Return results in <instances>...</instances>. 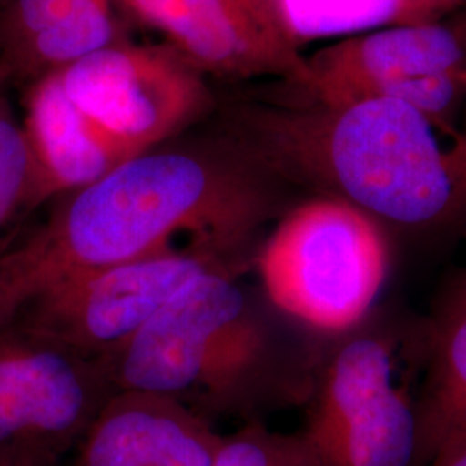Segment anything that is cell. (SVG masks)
I'll use <instances>...</instances> for the list:
<instances>
[{"instance_id":"2","label":"cell","mask_w":466,"mask_h":466,"mask_svg":"<svg viewBox=\"0 0 466 466\" xmlns=\"http://www.w3.org/2000/svg\"><path fill=\"white\" fill-rule=\"evenodd\" d=\"M290 86V85H289ZM246 100L221 132L287 188L346 200L396 240L466 237V128L382 97Z\"/></svg>"},{"instance_id":"8","label":"cell","mask_w":466,"mask_h":466,"mask_svg":"<svg viewBox=\"0 0 466 466\" xmlns=\"http://www.w3.org/2000/svg\"><path fill=\"white\" fill-rule=\"evenodd\" d=\"M306 59L299 90L318 102L400 100L454 125L465 107L466 28L442 19L350 35Z\"/></svg>"},{"instance_id":"4","label":"cell","mask_w":466,"mask_h":466,"mask_svg":"<svg viewBox=\"0 0 466 466\" xmlns=\"http://www.w3.org/2000/svg\"><path fill=\"white\" fill-rule=\"evenodd\" d=\"M392 250L390 233L350 202L309 196L275 221L252 267L285 317L332 339L379 308Z\"/></svg>"},{"instance_id":"20","label":"cell","mask_w":466,"mask_h":466,"mask_svg":"<svg viewBox=\"0 0 466 466\" xmlns=\"http://www.w3.org/2000/svg\"><path fill=\"white\" fill-rule=\"evenodd\" d=\"M465 109H466V69H465ZM463 127H465V128H466V123H465V125H463Z\"/></svg>"},{"instance_id":"10","label":"cell","mask_w":466,"mask_h":466,"mask_svg":"<svg viewBox=\"0 0 466 466\" xmlns=\"http://www.w3.org/2000/svg\"><path fill=\"white\" fill-rule=\"evenodd\" d=\"M165 35L204 76L275 78L306 88L308 59L283 32L268 0H115Z\"/></svg>"},{"instance_id":"5","label":"cell","mask_w":466,"mask_h":466,"mask_svg":"<svg viewBox=\"0 0 466 466\" xmlns=\"http://www.w3.org/2000/svg\"><path fill=\"white\" fill-rule=\"evenodd\" d=\"M402 330L383 308L327 339L306 423L315 466H417V400L398 380Z\"/></svg>"},{"instance_id":"6","label":"cell","mask_w":466,"mask_h":466,"mask_svg":"<svg viewBox=\"0 0 466 466\" xmlns=\"http://www.w3.org/2000/svg\"><path fill=\"white\" fill-rule=\"evenodd\" d=\"M246 269L218 250L188 246L69 279L30 300L11 323L86 358H109L187 287L217 268Z\"/></svg>"},{"instance_id":"17","label":"cell","mask_w":466,"mask_h":466,"mask_svg":"<svg viewBox=\"0 0 466 466\" xmlns=\"http://www.w3.org/2000/svg\"><path fill=\"white\" fill-rule=\"evenodd\" d=\"M213 466H315L299 432L271 431L263 420L221 435Z\"/></svg>"},{"instance_id":"18","label":"cell","mask_w":466,"mask_h":466,"mask_svg":"<svg viewBox=\"0 0 466 466\" xmlns=\"http://www.w3.org/2000/svg\"><path fill=\"white\" fill-rule=\"evenodd\" d=\"M425 466H466V433L442 442Z\"/></svg>"},{"instance_id":"7","label":"cell","mask_w":466,"mask_h":466,"mask_svg":"<svg viewBox=\"0 0 466 466\" xmlns=\"http://www.w3.org/2000/svg\"><path fill=\"white\" fill-rule=\"evenodd\" d=\"M115 392L106 360L0 327V466L57 465Z\"/></svg>"},{"instance_id":"16","label":"cell","mask_w":466,"mask_h":466,"mask_svg":"<svg viewBox=\"0 0 466 466\" xmlns=\"http://www.w3.org/2000/svg\"><path fill=\"white\" fill-rule=\"evenodd\" d=\"M36 208L30 146L5 94H0V233L23 209Z\"/></svg>"},{"instance_id":"14","label":"cell","mask_w":466,"mask_h":466,"mask_svg":"<svg viewBox=\"0 0 466 466\" xmlns=\"http://www.w3.org/2000/svg\"><path fill=\"white\" fill-rule=\"evenodd\" d=\"M425 382L417 398V466L451 437L466 433V273L441 296L417 330Z\"/></svg>"},{"instance_id":"13","label":"cell","mask_w":466,"mask_h":466,"mask_svg":"<svg viewBox=\"0 0 466 466\" xmlns=\"http://www.w3.org/2000/svg\"><path fill=\"white\" fill-rule=\"evenodd\" d=\"M115 0H7L0 61L11 76L42 78L121 42Z\"/></svg>"},{"instance_id":"19","label":"cell","mask_w":466,"mask_h":466,"mask_svg":"<svg viewBox=\"0 0 466 466\" xmlns=\"http://www.w3.org/2000/svg\"><path fill=\"white\" fill-rule=\"evenodd\" d=\"M9 78H11V73H9V69L5 67V65L0 61V94L4 92V88H5V84L9 82Z\"/></svg>"},{"instance_id":"12","label":"cell","mask_w":466,"mask_h":466,"mask_svg":"<svg viewBox=\"0 0 466 466\" xmlns=\"http://www.w3.org/2000/svg\"><path fill=\"white\" fill-rule=\"evenodd\" d=\"M21 125L34 159L36 206L94 184L137 156L67 97L56 73L32 82Z\"/></svg>"},{"instance_id":"3","label":"cell","mask_w":466,"mask_h":466,"mask_svg":"<svg viewBox=\"0 0 466 466\" xmlns=\"http://www.w3.org/2000/svg\"><path fill=\"white\" fill-rule=\"evenodd\" d=\"M244 273H206L104 358L116 390L167 396L211 421L304 408L327 339L285 317Z\"/></svg>"},{"instance_id":"11","label":"cell","mask_w":466,"mask_h":466,"mask_svg":"<svg viewBox=\"0 0 466 466\" xmlns=\"http://www.w3.org/2000/svg\"><path fill=\"white\" fill-rule=\"evenodd\" d=\"M221 435L180 400L116 390L76 448L75 466H213Z\"/></svg>"},{"instance_id":"9","label":"cell","mask_w":466,"mask_h":466,"mask_svg":"<svg viewBox=\"0 0 466 466\" xmlns=\"http://www.w3.org/2000/svg\"><path fill=\"white\" fill-rule=\"evenodd\" d=\"M56 75L67 97L134 154L177 138L213 107L206 76L167 44L121 40Z\"/></svg>"},{"instance_id":"15","label":"cell","mask_w":466,"mask_h":466,"mask_svg":"<svg viewBox=\"0 0 466 466\" xmlns=\"http://www.w3.org/2000/svg\"><path fill=\"white\" fill-rule=\"evenodd\" d=\"M283 32L298 46L346 38L385 26L444 19L463 0H268Z\"/></svg>"},{"instance_id":"1","label":"cell","mask_w":466,"mask_h":466,"mask_svg":"<svg viewBox=\"0 0 466 466\" xmlns=\"http://www.w3.org/2000/svg\"><path fill=\"white\" fill-rule=\"evenodd\" d=\"M289 192L223 132L140 152L57 198L0 250V327L50 287L175 248L180 235L252 267L265 227L290 208Z\"/></svg>"}]
</instances>
